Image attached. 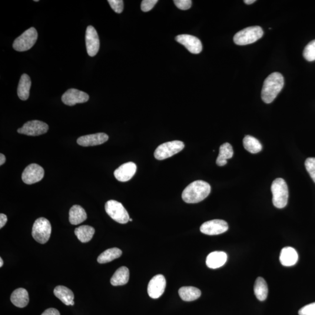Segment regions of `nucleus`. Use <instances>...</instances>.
<instances>
[{"instance_id":"423d86ee","label":"nucleus","mask_w":315,"mask_h":315,"mask_svg":"<svg viewBox=\"0 0 315 315\" xmlns=\"http://www.w3.org/2000/svg\"><path fill=\"white\" fill-rule=\"evenodd\" d=\"M38 39V32L34 27L26 30L13 43V48L16 51L25 52L31 49Z\"/></svg>"},{"instance_id":"ea45409f","label":"nucleus","mask_w":315,"mask_h":315,"mask_svg":"<svg viewBox=\"0 0 315 315\" xmlns=\"http://www.w3.org/2000/svg\"><path fill=\"white\" fill-rule=\"evenodd\" d=\"M254 2H256L255 0H245L244 1V2L245 3V4H247L248 5L253 4V3H254Z\"/></svg>"},{"instance_id":"9b49d317","label":"nucleus","mask_w":315,"mask_h":315,"mask_svg":"<svg viewBox=\"0 0 315 315\" xmlns=\"http://www.w3.org/2000/svg\"><path fill=\"white\" fill-rule=\"evenodd\" d=\"M86 47L88 54L91 57L97 55L100 48V41L98 33L92 26H88L85 34Z\"/></svg>"},{"instance_id":"2eb2a0df","label":"nucleus","mask_w":315,"mask_h":315,"mask_svg":"<svg viewBox=\"0 0 315 315\" xmlns=\"http://www.w3.org/2000/svg\"><path fill=\"white\" fill-rule=\"evenodd\" d=\"M176 41L184 45L189 52L193 54H199L203 49L200 39L195 36L189 35H180L176 37Z\"/></svg>"},{"instance_id":"a878e982","label":"nucleus","mask_w":315,"mask_h":315,"mask_svg":"<svg viewBox=\"0 0 315 315\" xmlns=\"http://www.w3.org/2000/svg\"><path fill=\"white\" fill-rule=\"evenodd\" d=\"M201 291L193 287H184L179 290V294L182 300L187 302L193 301L201 296Z\"/></svg>"},{"instance_id":"bb28decb","label":"nucleus","mask_w":315,"mask_h":315,"mask_svg":"<svg viewBox=\"0 0 315 315\" xmlns=\"http://www.w3.org/2000/svg\"><path fill=\"white\" fill-rule=\"evenodd\" d=\"M95 229L88 225H82L75 229V234L82 243L90 241L95 234Z\"/></svg>"},{"instance_id":"412c9836","label":"nucleus","mask_w":315,"mask_h":315,"mask_svg":"<svg viewBox=\"0 0 315 315\" xmlns=\"http://www.w3.org/2000/svg\"><path fill=\"white\" fill-rule=\"evenodd\" d=\"M11 301L16 307L23 308L27 306L29 301L28 291L22 288L16 289L11 294Z\"/></svg>"},{"instance_id":"f704fd0d","label":"nucleus","mask_w":315,"mask_h":315,"mask_svg":"<svg viewBox=\"0 0 315 315\" xmlns=\"http://www.w3.org/2000/svg\"><path fill=\"white\" fill-rule=\"evenodd\" d=\"M158 2V0H144L142 1L141 5L142 11L144 12L151 11Z\"/></svg>"},{"instance_id":"9d476101","label":"nucleus","mask_w":315,"mask_h":315,"mask_svg":"<svg viewBox=\"0 0 315 315\" xmlns=\"http://www.w3.org/2000/svg\"><path fill=\"white\" fill-rule=\"evenodd\" d=\"M49 130V126L45 123L39 121H32L26 124L18 130L19 134L30 136H38L46 133Z\"/></svg>"},{"instance_id":"4be33fe9","label":"nucleus","mask_w":315,"mask_h":315,"mask_svg":"<svg viewBox=\"0 0 315 315\" xmlns=\"http://www.w3.org/2000/svg\"><path fill=\"white\" fill-rule=\"evenodd\" d=\"M87 215L80 205H74L69 211V221L72 225H78L87 220Z\"/></svg>"},{"instance_id":"1a4fd4ad","label":"nucleus","mask_w":315,"mask_h":315,"mask_svg":"<svg viewBox=\"0 0 315 315\" xmlns=\"http://www.w3.org/2000/svg\"><path fill=\"white\" fill-rule=\"evenodd\" d=\"M45 171L41 166L32 164L28 166L22 175V180L25 184L32 185L41 181L44 177Z\"/></svg>"},{"instance_id":"f03ea898","label":"nucleus","mask_w":315,"mask_h":315,"mask_svg":"<svg viewBox=\"0 0 315 315\" xmlns=\"http://www.w3.org/2000/svg\"><path fill=\"white\" fill-rule=\"evenodd\" d=\"M284 79L280 72H275L265 79L261 90V99L266 104H270L283 88Z\"/></svg>"},{"instance_id":"f8f14e48","label":"nucleus","mask_w":315,"mask_h":315,"mask_svg":"<svg viewBox=\"0 0 315 315\" xmlns=\"http://www.w3.org/2000/svg\"><path fill=\"white\" fill-rule=\"evenodd\" d=\"M228 230L226 221L222 220H213L205 222L201 225L200 231L208 235H217L223 234Z\"/></svg>"},{"instance_id":"ddd939ff","label":"nucleus","mask_w":315,"mask_h":315,"mask_svg":"<svg viewBox=\"0 0 315 315\" xmlns=\"http://www.w3.org/2000/svg\"><path fill=\"white\" fill-rule=\"evenodd\" d=\"M167 282L163 275H156L150 280L148 286V294L149 296L153 299H157L164 294Z\"/></svg>"},{"instance_id":"79ce46f5","label":"nucleus","mask_w":315,"mask_h":315,"mask_svg":"<svg viewBox=\"0 0 315 315\" xmlns=\"http://www.w3.org/2000/svg\"><path fill=\"white\" fill-rule=\"evenodd\" d=\"M129 221H132V219H131V218H130V220H129Z\"/></svg>"},{"instance_id":"5701e85b","label":"nucleus","mask_w":315,"mask_h":315,"mask_svg":"<svg viewBox=\"0 0 315 315\" xmlns=\"http://www.w3.org/2000/svg\"><path fill=\"white\" fill-rule=\"evenodd\" d=\"M31 84L29 76L26 74H22L20 78L17 89L18 97L22 101H26L29 98Z\"/></svg>"},{"instance_id":"58836bf2","label":"nucleus","mask_w":315,"mask_h":315,"mask_svg":"<svg viewBox=\"0 0 315 315\" xmlns=\"http://www.w3.org/2000/svg\"><path fill=\"white\" fill-rule=\"evenodd\" d=\"M6 158L4 154H0V165H2L5 163Z\"/></svg>"},{"instance_id":"a19ab883","label":"nucleus","mask_w":315,"mask_h":315,"mask_svg":"<svg viewBox=\"0 0 315 315\" xmlns=\"http://www.w3.org/2000/svg\"><path fill=\"white\" fill-rule=\"evenodd\" d=\"M3 264H4V262H3V260L2 259V258H0V267H2L3 266Z\"/></svg>"},{"instance_id":"393cba45","label":"nucleus","mask_w":315,"mask_h":315,"mask_svg":"<svg viewBox=\"0 0 315 315\" xmlns=\"http://www.w3.org/2000/svg\"><path fill=\"white\" fill-rule=\"evenodd\" d=\"M234 151L233 147L230 143H224L221 145L220 152L218 156L216 163L219 167H223L227 164V160L233 158Z\"/></svg>"},{"instance_id":"473e14b6","label":"nucleus","mask_w":315,"mask_h":315,"mask_svg":"<svg viewBox=\"0 0 315 315\" xmlns=\"http://www.w3.org/2000/svg\"><path fill=\"white\" fill-rule=\"evenodd\" d=\"M108 2L112 9L118 14H121L124 11V2L122 0H109Z\"/></svg>"},{"instance_id":"4c0bfd02","label":"nucleus","mask_w":315,"mask_h":315,"mask_svg":"<svg viewBox=\"0 0 315 315\" xmlns=\"http://www.w3.org/2000/svg\"><path fill=\"white\" fill-rule=\"evenodd\" d=\"M7 217L4 214H0V228H2L4 227L6 222H7Z\"/></svg>"},{"instance_id":"c756f323","label":"nucleus","mask_w":315,"mask_h":315,"mask_svg":"<svg viewBox=\"0 0 315 315\" xmlns=\"http://www.w3.org/2000/svg\"><path fill=\"white\" fill-rule=\"evenodd\" d=\"M243 144L246 150L252 154H256L262 150V145L256 138L251 135L245 136Z\"/></svg>"},{"instance_id":"dca6fc26","label":"nucleus","mask_w":315,"mask_h":315,"mask_svg":"<svg viewBox=\"0 0 315 315\" xmlns=\"http://www.w3.org/2000/svg\"><path fill=\"white\" fill-rule=\"evenodd\" d=\"M137 171V166L132 162H127L119 167L114 172V175L117 180L120 182L130 181L134 177Z\"/></svg>"},{"instance_id":"2f4dec72","label":"nucleus","mask_w":315,"mask_h":315,"mask_svg":"<svg viewBox=\"0 0 315 315\" xmlns=\"http://www.w3.org/2000/svg\"><path fill=\"white\" fill-rule=\"evenodd\" d=\"M307 170L315 183V158H308L305 162Z\"/></svg>"},{"instance_id":"aec40b11","label":"nucleus","mask_w":315,"mask_h":315,"mask_svg":"<svg viewBox=\"0 0 315 315\" xmlns=\"http://www.w3.org/2000/svg\"><path fill=\"white\" fill-rule=\"evenodd\" d=\"M54 294L66 306H74V294L69 288L63 286H59L55 288Z\"/></svg>"},{"instance_id":"c9c22d12","label":"nucleus","mask_w":315,"mask_h":315,"mask_svg":"<svg viewBox=\"0 0 315 315\" xmlns=\"http://www.w3.org/2000/svg\"><path fill=\"white\" fill-rule=\"evenodd\" d=\"M174 2L176 6H177L179 9L182 10L190 9L192 3L191 0H175Z\"/></svg>"},{"instance_id":"f3484780","label":"nucleus","mask_w":315,"mask_h":315,"mask_svg":"<svg viewBox=\"0 0 315 315\" xmlns=\"http://www.w3.org/2000/svg\"><path fill=\"white\" fill-rule=\"evenodd\" d=\"M109 136L104 132L82 136L78 138L77 143L83 147H89L105 143L108 140Z\"/></svg>"},{"instance_id":"b1692460","label":"nucleus","mask_w":315,"mask_h":315,"mask_svg":"<svg viewBox=\"0 0 315 315\" xmlns=\"http://www.w3.org/2000/svg\"><path fill=\"white\" fill-rule=\"evenodd\" d=\"M130 278V272L127 267L123 266L116 271L111 279L112 286H124L127 284Z\"/></svg>"},{"instance_id":"39448f33","label":"nucleus","mask_w":315,"mask_h":315,"mask_svg":"<svg viewBox=\"0 0 315 315\" xmlns=\"http://www.w3.org/2000/svg\"><path fill=\"white\" fill-rule=\"evenodd\" d=\"M52 233L51 223L47 219L39 218L33 225L32 235L38 243L45 244L49 240Z\"/></svg>"},{"instance_id":"6ab92c4d","label":"nucleus","mask_w":315,"mask_h":315,"mask_svg":"<svg viewBox=\"0 0 315 315\" xmlns=\"http://www.w3.org/2000/svg\"><path fill=\"white\" fill-rule=\"evenodd\" d=\"M227 254L224 252L215 251L209 254L206 259V264L208 267L215 269L220 268L226 263Z\"/></svg>"},{"instance_id":"cd10ccee","label":"nucleus","mask_w":315,"mask_h":315,"mask_svg":"<svg viewBox=\"0 0 315 315\" xmlns=\"http://www.w3.org/2000/svg\"><path fill=\"white\" fill-rule=\"evenodd\" d=\"M255 296L260 301L266 300L268 295V287L263 278L258 277L255 281L254 286Z\"/></svg>"},{"instance_id":"37998d69","label":"nucleus","mask_w":315,"mask_h":315,"mask_svg":"<svg viewBox=\"0 0 315 315\" xmlns=\"http://www.w3.org/2000/svg\"><path fill=\"white\" fill-rule=\"evenodd\" d=\"M35 2H38L39 1H38V0H35Z\"/></svg>"},{"instance_id":"7c9ffc66","label":"nucleus","mask_w":315,"mask_h":315,"mask_svg":"<svg viewBox=\"0 0 315 315\" xmlns=\"http://www.w3.org/2000/svg\"><path fill=\"white\" fill-rule=\"evenodd\" d=\"M303 56L308 62L315 61V39L310 42L305 48Z\"/></svg>"},{"instance_id":"a211bd4d","label":"nucleus","mask_w":315,"mask_h":315,"mask_svg":"<svg viewBox=\"0 0 315 315\" xmlns=\"http://www.w3.org/2000/svg\"><path fill=\"white\" fill-rule=\"evenodd\" d=\"M298 260V254L294 248H284L281 251L280 261L283 266L290 267L294 266Z\"/></svg>"},{"instance_id":"e433bc0d","label":"nucleus","mask_w":315,"mask_h":315,"mask_svg":"<svg viewBox=\"0 0 315 315\" xmlns=\"http://www.w3.org/2000/svg\"><path fill=\"white\" fill-rule=\"evenodd\" d=\"M41 315H61L59 311L55 308H49L46 310Z\"/></svg>"},{"instance_id":"0eeeda50","label":"nucleus","mask_w":315,"mask_h":315,"mask_svg":"<svg viewBox=\"0 0 315 315\" xmlns=\"http://www.w3.org/2000/svg\"><path fill=\"white\" fill-rule=\"evenodd\" d=\"M105 210L113 220L117 223L124 224L130 220L127 210L121 203L116 200H109L105 204Z\"/></svg>"},{"instance_id":"7ed1b4c3","label":"nucleus","mask_w":315,"mask_h":315,"mask_svg":"<svg viewBox=\"0 0 315 315\" xmlns=\"http://www.w3.org/2000/svg\"><path fill=\"white\" fill-rule=\"evenodd\" d=\"M271 192L273 194V203L277 208H283L288 203V189L287 184L283 179L275 180L271 185Z\"/></svg>"},{"instance_id":"4468645a","label":"nucleus","mask_w":315,"mask_h":315,"mask_svg":"<svg viewBox=\"0 0 315 315\" xmlns=\"http://www.w3.org/2000/svg\"><path fill=\"white\" fill-rule=\"evenodd\" d=\"M89 95L84 92L77 89H69L63 95L62 100L66 105L74 106L77 104H82L88 102Z\"/></svg>"},{"instance_id":"c85d7f7f","label":"nucleus","mask_w":315,"mask_h":315,"mask_svg":"<svg viewBox=\"0 0 315 315\" xmlns=\"http://www.w3.org/2000/svg\"><path fill=\"white\" fill-rule=\"evenodd\" d=\"M122 254V251L120 249L117 248H111L104 251L99 255L97 260L99 263H107L116 259V258L120 257Z\"/></svg>"},{"instance_id":"20e7f679","label":"nucleus","mask_w":315,"mask_h":315,"mask_svg":"<svg viewBox=\"0 0 315 315\" xmlns=\"http://www.w3.org/2000/svg\"><path fill=\"white\" fill-rule=\"evenodd\" d=\"M263 35V31L260 26H250L237 33L234 36V41L237 45H250L257 41Z\"/></svg>"},{"instance_id":"6e6552de","label":"nucleus","mask_w":315,"mask_h":315,"mask_svg":"<svg viewBox=\"0 0 315 315\" xmlns=\"http://www.w3.org/2000/svg\"><path fill=\"white\" fill-rule=\"evenodd\" d=\"M185 147L183 142L172 141L158 146L154 152V157L158 160H164L181 152Z\"/></svg>"},{"instance_id":"72a5a7b5","label":"nucleus","mask_w":315,"mask_h":315,"mask_svg":"<svg viewBox=\"0 0 315 315\" xmlns=\"http://www.w3.org/2000/svg\"><path fill=\"white\" fill-rule=\"evenodd\" d=\"M299 315H315V303L307 305L298 312Z\"/></svg>"},{"instance_id":"f257e3e1","label":"nucleus","mask_w":315,"mask_h":315,"mask_svg":"<svg viewBox=\"0 0 315 315\" xmlns=\"http://www.w3.org/2000/svg\"><path fill=\"white\" fill-rule=\"evenodd\" d=\"M211 192V187L207 182L196 181L189 185L182 193V197L186 203H197L208 196Z\"/></svg>"}]
</instances>
